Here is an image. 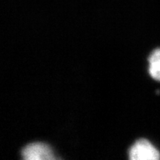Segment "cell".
<instances>
[{"label":"cell","mask_w":160,"mask_h":160,"mask_svg":"<svg viewBox=\"0 0 160 160\" xmlns=\"http://www.w3.org/2000/svg\"><path fill=\"white\" fill-rule=\"evenodd\" d=\"M22 155L23 159L26 160H53L57 159L51 148L43 142L29 144L22 149Z\"/></svg>","instance_id":"obj_2"},{"label":"cell","mask_w":160,"mask_h":160,"mask_svg":"<svg viewBox=\"0 0 160 160\" xmlns=\"http://www.w3.org/2000/svg\"><path fill=\"white\" fill-rule=\"evenodd\" d=\"M129 157L132 160H159L160 152L148 140L141 139L132 145Z\"/></svg>","instance_id":"obj_1"},{"label":"cell","mask_w":160,"mask_h":160,"mask_svg":"<svg viewBox=\"0 0 160 160\" xmlns=\"http://www.w3.org/2000/svg\"><path fill=\"white\" fill-rule=\"evenodd\" d=\"M149 73L151 77L160 82V48L153 51L148 59Z\"/></svg>","instance_id":"obj_3"}]
</instances>
